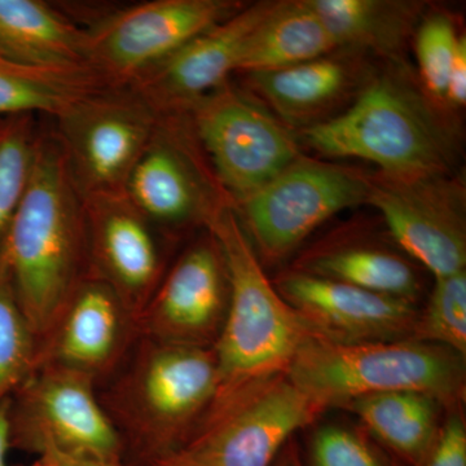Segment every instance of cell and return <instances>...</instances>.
I'll return each mask as SVG.
<instances>
[{"mask_svg": "<svg viewBox=\"0 0 466 466\" xmlns=\"http://www.w3.org/2000/svg\"><path fill=\"white\" fill-rule=\"evenodd\" d=\"M0 265L39 346L88 276L85 201L54 133H39Z\"/></svg>", "mask_w": 466, "mask_h": 466, "instance_id": "6da1fadb", "label": "cell"}, {"mask_svg": "<svg viewBox=\"0 0 466 466\" xmlns=\"http://www.w3.org/2000/svg\"><path fill=\"white\" fill-rule=\"evenodd\" d=\"M97 386L127 456L153 466L177 455L216 398L213 349L139 336L118 368Z\"/></svg>", "mask_w": 466, "mask_h": 466, "instance_id": "7a4b0ae2", "label": "cell"}, {"mask_svg": "<svg viewBox=\"0 0 466 466\" xmlns=\"http://www.w3.org/2000/svg\"><path fill=\"white\" fill-rule=\"evenodd\" d=\"M228 281V306L214 345L218 391L287 373L297 352L317 336L267 279L238 214L223 205L208 223Z\"/></svg>", "mask_w": 466, "mask_h": 466, "instance_id": "3957f363", "label": "cell"}, {"mask_svg": "<svg viewBox=\"0 0 466 466\" xmlns=\"http://www.w3.org/2000/svg\"><path fill=\"white\" fill-rule=\"evenodd\" d=\"M287 375L324 410L397 391L428 395L449 412L461 410L465 401V358L417 339L339 343L312 336Z\"/></svg>", "mask_w": 466, "mask_h": 466, "instance_id": "277c9868", "label": "cell"}, {"mask_svg": "<svg viewBox=\"0 0 466 466\" xmlns=\"http://www.w3.org/2000/svg\"><path fill=\"white\" fill-rule=\"evenodd\" d=\"M9 441L61 464L126 466L124 443L91 377L42 364L9 398Z\"/></svg>", "mask_w": 466, "mask_h": 466, "instance_id": "5b68a950", "label": "cell"}, {"mask_svg": "<svg viewBox=\"0 0 466 466\" xmlns=\"http://www.w3.org/2000/svg\"><path fill=\"white\" fill-rule=\"evenodd\" d=\"M324 412L287 373L217 391L177 455L193 466H272L297 431Z\"/></svg>", "mask_w": 466, "mask_h": 466, "instance_id": "8992f818", "label": "cell"}, {"mask_svg": "<svg viewBox=\"0 0 466 466\" xmlns=\"http://www.w3.org/2000/svg\"><path fill=\"white\" fill-rule=\"evenodd\" d=\"M328 157L367 159L388 177H431L443 164V144L420 104L389 81L376 82L337 118L306 133Z\"/></svg>", "mask_w": 466, "mask_h": 466, "instance_id": "52a82bcc", "label": "cell"}, {"mask_svg": "<svg viewBox=\"0 0 466 466\" xmlns=\"http://www.w3.org/2000/svg\"><path fill=\"white\" fill-rule=\"evenodd\" d=\"M158 118L148 101L125 86L91 95L54 119L82 198L124 191Z\"/></svg>", "mask_w": 466, "mask_h": 466, "instance_id": "ba28073f", "label": "cell"}, {"mask_svg": "<svg viewBox=\"0 0 466 466\" xmlns=\"http://www.w3.org/2000/svg\"><path fill=\"white\" fill-rule=\"evenodd\" d=\"M238 9L225 0H153L119 9L85 29L88 66L116 87L130 86Z\"/></svg>", "mask_w": 466, "mask_h": 466, "instance_id": "9c48e42d", "label": "cell"}, {"mask_svg": "<svg viewBox=\"0 0 466 466\" xmlns=\"http://www.w3.org/2000/svg\"><path fill=\"white\" fill-rule=\"evenodd\" d=\"M188 109L218 180L238 200L296 162L299 150L287 128L240 92L223 85Z\"/></svg>", "mask_w": 466, "mask_h": 466, "instance_id": "30bf717a", "label": "cell"}, {"mask_svg": "<svg viewBox=\"0 0 466 466\" xmlns=\"http://www.w3.org/2000/svg\"><path fill=\"white\" fill-rule=\"evenodd\" d=\"M367 192V183L341 168L296 161L242 200L245 225L263 258L276 262Z\"/></svg>", "mask_w": 466, "mask_h": 466, "instance_id": "8fae6325", "label": "cell"}, {"mask_svg": "<svg viewBox=\"0 0 466 466\" xmlns=\"http://www.w3.org/2000/svg\"><path fill=\"white\" fill-rule=\"evenodd\" d=\"M84 201L87 278L108 285L137 320L167 272L156 227L124 192Z\"/></svg>", "mask_w": 466, "mask_h": 466, "instance_id": "7c38bea8", "label": "cell"}, {"mask_svg": "<svg viewBox=\"0 0 466 466\" xmlns=\"http://www.w3.org/2000/svg\"><path fill=\"white\" fill-rule=\"evenodd\" d=\"M227 306L225 262L210 235L165 272L137 319V333L171 345L213 349L225 323Z\"/></svg>", "mask_w": 466, "mask_h": 466, "instance_id": "4fadbf2b", "label": "cell"}, {"mask_svg": "<svg viewBox=\"0 0 466 466\" xmlns=\"http://www.w3.org/2000/svg\"><path fill=\"white\" fill-rule=\"evenodd\" d=\"M367 200L379 208L394 240L435 279L465 271L461 204L431 177H392L368 184Z\"/></svg>", "mask_w": 466, "mask_h": 466, "instance_id": "5bb4252c", "label": "cell"}, {"mask_svg": "<svg viewBox=\"0 0 466 466\" xmlns=\"http://www.w3.org/2000/svg\"><path fill=\"white\" fill-rule=\"evenodd\" d=\"M275 288L312 332L328 341L413 339L420 309L410 300L299 271L281 276Z\"/></svg>", "mask_w": 466, "mask_h": 466, "instance_id": "9a60e30c", "label": "cell"}, {"mask_svg": "<svg viewBox=\"0 0 466 466\" xmlns=\"http://www.w3.org/2000/svg\"><path fill=\"white\" fill-rule=\"evenodd\" d=\"M137 337V320L115 291L86 278L39 345L38 366L66 368L99 385L122 363Z\"/></svg>", "mask_w": 466, "mask_h": 466, "instance_id": "2e32d148", "label": "cell"}, {"mask_svg": "<svg viewBox=\"0 0 466 466\" xmlns=\"http://www.w3.org/2000/svg\"><path fill=\"white\" fill-rule=\"evenodd\" d=\"M263 3L238 11L150 67L127 87L144 97L159 115L188 108L225 85L238 70L251 34L275 8Z\"/></svg>", "mask_w": 466, "mask_h": 466, "instance_id": "e0dca14e", "label": "cell"}, {"mask_svg": "<svg viewBox=\"0 0 466 466\" xmlns=\"http://www.w3.org/2000/svg\"><path fill=\"white\" fill-rule=\"evenodd\" d=\"M177 142L175 125L159 115L155 133L124 186V195L156 228L201 219L205 225L222 202L211 201L193 159Z\"/></svg>", "mask_w": 466, "mask_h": 466, "instance_id": "ac0fdd59", "label": "cell"}, {"mask_svg": "<svg viewBox=\"0 0 466 466\" xmlns=\"http://www.w3.org/2000/svg\"><path fill=\"white\" fill-rule=\"evenodd\" d=\"M0 55L32 66H88L86 30L41 0H0Z\"/></svg>", "mask_w": 466, "mask_h": 466, "instance_id": "d6986e66", "label": "cell"}, {"mask_svg": "<svg viewBox=\"0 0 466 466\" xmlns=\"http://www.w3.org/2000/svg\"><path fill=\"white\" fill-rule=\"evenodd\" d=\"M401 466H424L441 429V406L419 392L370 395L345 407Z\"/></svg>", "mask_w": 466, "mask_h": 466, "instance_id": "ffe728a7", "label": "cell"}, {"mask_svg": "<svg viewBox=\"0 0 466 466\" xmlns=\"http://www.w3.org/2000/svg\"><path fill=\"white\" fill-rule=\"evenodd\" d=\"M116 87L94 67L32 66L0 55V118L63 115L91 95Z\"/></svg>", "mask_w": 466, "mask_h": 466, "instance_id": "44dd1931", "label": "cell"}, {"mask_svg": "<svg viewBox=\"0 0 466 466\" xmlns=\"http://www.w3.org/2000/svg\"><path fill=\"white\" fill-rule=\"evenodd\" d=\"M336 46L309 2L276 3L251 34L238 70L275 72L318 60Z\"/></svg>", "mask_w": 466, "mask_h": 466, "instance_id": "7402d4cb", "label": "cell"}, {"mask_svg": "<svg viewBox=\"0 0 466 466\" xmlns=\"http://www.w3.org/2000/svg\"><path fill=\"white\" fill-rule=\"evenodd\" d=\"M297 271L415 302L420 283L406 258L370 245H333L309 254Z\"/></svg>", "mask_w": 466, "mask_h": 466, "instance_id": "603a6c76", "label": "cell"}, {"mask_svg": "<svg viewBox=\"0 0 466 466\" xmlns=\"http://www.w3.org/2000/svg\"><path fill=\"white\" fill-rule=\"evenodd\" d=\"M251 78L267 99L291 115L324 106L341 91L346 79L342 66L327 58L275 72L254 73Z\"/></svg>", "mask_w": 466, "mask_h": 466, "instance_id": "cb8c5ba5", "label": "cell"}, {"mask_svg": "<svg viewBox=\"0 0 466 466\" xmlns=\"http://www.w3.org/2000/svg\"><path fill=\"white\" fill-rule=\"evenodd\" d=\"M39 133L33 115L0 118V251L25 191Z\"/></svg>", "mask_w": 466, "mask_h": 466, "instance_id": "d4e9b609", "label": "cell"}, {"mask_svg": "<svg viewBox=\"0 0 466 466\" xmlns=\"http://www.w3.org/2000/svg\"><path fill=\"white\" fill-rule=\"evenodd\" d=\"M38 341L0 265V407L38 366Z\"/></svg>", "mask_w": 466, "mask_h": 466, "instance_id": "484cf974", "label": "cell"}, {"mask_svg": "<svg viewBox=\"0 0 466 466\" xmlns=\"http://www.w3.org/2000/svg\"><path fill=\"white\" fill-rule=\"evenodd\" d=\"M413 339L466 355V274L435 279L428 305L420 311Z\"/></svg>", "mask_w": 466, "mask_h": 466, "instance_id": "4316f807", "label": "cell"}, {"mask_svg": "<svg viewBox=\"0 0 466 466\" xmlns=\"http://www.w3.org/2000/svg\"><path fill=\"white\" fill-rule=\"evenodd\" d=\"M309 5L336 42L380 45L389 16L388 5L370 0H309Z\"/></svg>", "mask_w": 466, "mask_h": 466, "instance_id": "83f0119b", "label": "cell"}, {"mask_svg": "<svg viewBox=\"0 0 466 466\" xmlns=\"http://www.w3.org/2000/svg\"><path fill=\"white\" fill-rule=\"evenodd\" d=\"M309 466H401L366 431L350 426H320L309 441Z\"/></svg>", "mask_w": 466, "mask_h": 466, "instance_id": "f1b7e54d", "label": "cell"}, {"mask_svg": "<svg viewBox=\"0 0 466 466\" xmlns=\"http://www.w3.org/2000/svg\"><path fill=\"white\" fill-rule=\"evenodd\" d=\"M460 38L449 18L434 16L417 35V57L426 87L438 97H446L447 84Z\"/></svg>", "mask_w": 466, "mask_h": 466, "instance_id": "f546056e", "label": "cell"}, {"mask_svg": "<svg viewBox=\"0 0 466 466\" xmlns=\"http://www.w3.org/2000/svg\"><path fill=\"white\" fill-rule=\"evenodd\" d=\"M424 466H466V424L461 410L449 412L441 422Z\"/></svg>", "mask_w": 466, "mask_h": 466, "instance_id": "4dcf8cb0", "label": "cell"}, {"mask_svg": "<svg viewBox=\"0 0 466 466\" xmlns=\"http://www.w3.org/2000/svg\"><path fill=\"white\" fill-rule=\"evenodd\" d=\"M446 99L456 106H464L466 101V41L460 38L458 51L449 76Z\"/></svg>", "mask_w": 466, "mask_h": 466, "instance_id": "1f68e13d", "label": "cell"}, {"mask_svg": "<svg viewBox=\"0 0 466 466\" xmlns=\"http://www.w3.org/2000/svg\"><path fill=\"white\" fill-rule=\"evenodd\" d=\"M272 466H306L305 460L300 455L299 444L294 438L288 441Z\"/></svg>", "mask_w": 466, "mask_h": 466, "instance_id": "d6a6232c", "label": "cell"}, {"mask_svg": "<svg viewBox=\"0 0 466 466\" xmlns=\"http://www.w3.org/2000/svg\"><path fill=\"white\" fill-rule=\"evenodd\" d=\"M7 403L0 407V466H9L8 453L12 450L9 441Z\"/></svg>", "mask_w": 466, "mask_h": 466, "instance_id": "836d02e7", "label": "cell"}, {"mask_svg": "<svg viewBox=\"0 0 466 466\" xmlns=\"http://www.w3.org/2000/svg\"><path fill=\"white\" fill-rule=\"evenodd\" d=\"M153 466H193V465L189 464V462L187 461V460L180 458L179 455H174V456H171V458L162 460V461H159V462H157V464H155Z\"/></svg>", "mask_w": 466, "mask_h": 466, "instance_id": "e575fe53", "label": "cell"}, {"mask_svg": "<svg viewBox=\"0 0 466 466\" xmlns=\"http://www.w3.org/2000/svg\"><path fill=\"white\" fill-rule=\"evenodd\" d=\"M32 466H51V464L47 460L36 459V461Z\"/></svg>", "mask_w": 466, "mask_h": 466, "instance_id": "d590c367", "label": "cell"}, {"mask_svg": "<svg viewBox=\"0 0 466 466\" xmlns=\"http://www.w3.org/2000/svg\"><path fill=\"white\" fill-rule=\"evenodd\" d=\"M43 460H45V459H43ZM47 461L50 462L51 466H91V465L61 464V462L50 461V460H47Z\"/></svg>", "mask_w": 466, "mask_h": 466, "instance_id": "8d00e7d4", "label": "cell"}]
</instances>
